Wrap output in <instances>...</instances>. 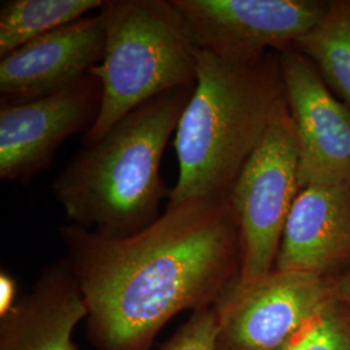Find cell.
<instances>
[{
	"label": "cell",
	"instance_id": "obj_1",
	"mask_svg": "<svg viewBox=\"0 0 350 350\" xmlns=\"http://www.w3.org/2000/svg\"><path fill=\"white\" fill-rule=\"evenodd\" d=\"M59 234L96 350L152 349L175 315L215 306L240 274V228L227 200L166 206L156 222L126 238L73 224Z\"/></svg>",
	"mask_w": 350,
	"mask_h": 350
},
{
	"label": "cell",
	"instance_id": "obj_2",
	"mask_svg": "<svg viewBox=\"0 0 350 350\" xmlns=\"http://www.w3.org/2000/svg\"><path fill=\"white\" fill-rule=\"evenodd\" d=\"M283 99L275 52L232 60L202 51L196 86L175 130L179 173L167 206L227 200Z\"/></svg>",
	"mask_w": 350,
	"mask_h": 350
},
{
	"label": "cell",
	"instance_id": "obj_3",
	"mask_svg": "<svg viewBox=\"0 0 350 350\" xmlns=\"http://www.w3.org/2000/svg\"><path fill=\"white\" fill-rule=\"evenodd\" d=\"M195 86L147 101L75 154L52 185L70 224L126 238L160 218L170 195L160 174L163 150Z\"/></svg>",
	"mask_w": 350,
	"mask_h": 350
},
{
	"label": "cell",
	"instance_id": "obj_4",
	"mask_svg": "<svg viewBox=\"0 0 350 350\" xmlns=\"http://www.w3.org/2000/svg\"><path fill=\"white\" fill-rule=\"evenodd\" d=\"M99 14L105 53L91 72L100 79L103 96L83 146L147 101L195 86L202 52L172 0H105Z\"/></svg>",
	"mask_w": 350,
	"mask_h": 350
},
{
	"label": "cell",
	"instance_id": "obj_5",
	"mask_svg": "<svg viewBox=\"0 0 350 350\" xmlns=\"http://www.w3.org/2000/svg\"><path fill=\"white\" fill-rule=\"evenodd\" d=\"M299 192L297 139L283 99L227 196L241 239L239 286L258 283L275 270L288 214Z\"/></svg>",
	"mask_w": 350,
	"mask_h": 350
},
{
	"label": "cell",
	"instance_id": "obj_6",
	"mask_svg": "<svg viewBox=\"0 0 350 350\" xmlns=\"http://www.w3.org/2000/svg\"><path fill=\"white\" fill-rule=\"evenodd\" d=\"M237 280L215 305V350H284L335 296L331 279L304 271L275 269L247 287L239 286Z\"/></svg>",
	"mask_w": 350,
	"mask_h": 350
},
{
	"label": "cell",
	"instance_id": "obj_7",
	"mask_svg": "<svg viewBox=\"0 0 350 350\" xmlns=\"http://www.w3.org/2000/svg\"><path fill=\"white\" fill-rule=\"evenodd\" d=\"M172 1L201 51L232 60H253L293 49L329 5L310 0Z\"/></svg>",
	"mask_w": 350,
	"mask_h": 350
},
{
	"label": "cell",
	"instance_id": "obj_8",
	"mask_svg": "<svg viewBox=\"0 0 350 350\" xmlns=\"http://www.w3.org/2000/svg\"><path fill=\"white\" fill-rule=\"evenodd\" d=\"M100 79L90 72L73 85L24 103L0 105V178L30 183L49 169L57 148L95 124Z\"/></svg>",
	"mask_w": 350,
	"mask_h": 350
},
{
	"label": "cell",
	"instance_id": "obj_9",
	"mask_svg": "<svg viewBox=\"0 0 350 350\" xmlns=\"http://www.w3.org/2000/svg\"><path fill=\"white\" fill-rule=\"evenodd\" d=\"M284 99L299 148L300 189L315 183L350 186V107L295 49L279 53Z\"/></svg>",
	"mask_w": 350,
	"mask_h": 350
},
{
	"label": "cell",
	"instance_id": "obj_10",
	"mask_svg": "<svg viewBox=\"0 0 350 350\" xmlns=\"http://www.w3.org/2000/svg\"><path fill=\"white\" fill-rule=\"evenodd\" d=\"M100 14L86 16L37 38L0 59V99L34 100L68 88L104 59Z\"/></svg>",
	"mask_w": 350,
	"mask_h": 350
},
{
	"label": "cell",
	"instance_id": "obj_11",
	"mask_svg": "<svg viewBox=\"0 0 350 350\" xmlns=\"http://www.w3.org/2000/svg\"><path fill=\"white\" fill-rule=\"evenodd\" d=\"M276 270L335 279L350 269V186L315 183L300 189L288 214Z\"/></svg>",
	"mask_w": 350,
	"mask_h": 350
},
{
	"label": "cell",
	"instance_id": "obj_12",
	"mask_svg": "<svg viewBox=\"0 0 350 350\" xmlns=\"http://www.w3.org/2000/svg\"><path fill=\"white\" fill-rule=\"evenodd\" d=\"M88 318V306L64 257L47 265L30 292L0 317V350H78L75 327Z\"/></svg>",
	"mask_w": 350,
	"mask_h": 350
},
{
	"label": "cell",
	"instance_id": "obj_13",
	"mask_svg": "<svg viewBox=\"0 0 350 350\" xmlns=\"http://www.w3.org/2000/svg\"><path fill=\"white\" fill-rule=\"evenodd\" d=\"M101 0H7L0 7V59L26 43L100 11Z\"/></svg>",
	"mask_w": 350,
	"mask_h": 350
},
{
	"label": "cell",
	"instance_id": "obj_14",
	"mask_svg": "<svg viewBox=\"0 0 350 350\" xmlns=\"http://www.w3.org/2000/svg\"><path fill=\"white\" fill-rule=\"evenodd\" d=\"M350 107V0L329 3L322 20L295 47Z\"/></svg>",
	"mask_w": 350,
	"mask_h": 350
},
{
	"label": "cell",
	"instance_id": "obj_15",
	"mask_svg": "<svg viewBox=\"0 0 350 350\" xmlns=\"http://www.w3.org/2000/svg\"><path fill=\"white\" fill-rule=\"evenodd\" d=\"M284 350H350L349 305L329 299Z\"/></svg>",
	"mask_w": 350,
	"mask_h": 350
},
{
	"label": "cell",
	"instance_id": "obj_16",
	"mask_svg": "<svg viewBox=\"0 0 350 350\" xmlns=\"http://www.w3.org/2000/svg\"><path fill=\"white\" fill-rule=\"evenodd\" d=\"M218 335V314L215 306L191 314L163 350H215Z\"/></svg>",
	"mask_w": 350,
	"mask_h": 350
},
{
	"label": "cell",
	"instance_id": "obj_17",
	"mask_svg": "<svg viewBox=\"0 0 350 350\" xmlns=\"http://www.w3.org/2000/svg\"><path fill=\"white\" fill-rule=\"evenodd\" d=\"M18 287L14 276L8 271L1 270L0 273V317L10 313L18 301Z\"/></svg>",
	"mask_w": 350,
	"mask_h": 350
},
{
	"label": "cell",
	"instance_id": "obj_18",
	"mask_svg": "<svg viewBox=\"0 0 350 350\" xmlns=\"http://www.w3.org/2000/svg\"><path fill=\"white\" fill-rule=\"evenodd\" d=\"M331 280L335 297L350 306V269Z\"/></svg>",
	"mask_w": 350,
	"mask_h": 350
}]
</instances>
